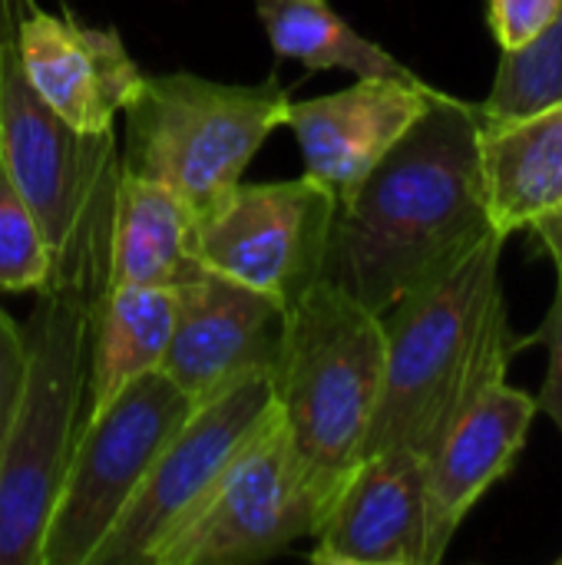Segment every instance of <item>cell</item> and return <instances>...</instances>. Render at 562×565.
Returning a JSON list of instances; mask_svg holds the SVG:
<instances>
[{"mask_svg": "<svg viewBox=\"0 0 562 565\" xmlns=\"http://www.w3.org/2000/svg\"><path fill=\"white\" fill-rule=\"evenodd\" d=\"M540 341L547 344L550 364L543 377V391L537 397V407L556 424L562 434V258H556V295L547 311V321L540 328Z\"/></svg>", "mask_w": 562, "mask_h": 565, "instance_id": "cell-24", "label": "cell"}, {"mask_svg": "<svg viewBox=\"0 0 562 565\" xmlns=\"http://www.w3.org/2000/svg\"><path fill=\"white\" fill-rule=\"evenodd\" d=\"M20 66L40 99L73 129L113 132L116 116L136 99L146 73L113 26H89L73 13L26 0L17 26Z\"/></svg>", "mask_w": 562, "mask_h": 565, "instance_id": "cell-12", "label": "cell"}, {"mask_svg": "<svg viewBox=\"0 0 562 565\" xmlns=\"http://www.w3.org/2000/svg\"><path fill=\"white\" fill-rule=\"evenodd\" d=\"M500 255L503 238L487 235L381 315L384 381L364 457L407 447L427 460L467 404L507 377L520 338L500 291Z\"/></svg>", "mask_w": 562, "mask_h": 565, "instance_id": "cell-2", "label": "cell"}, {"mask_svg": "<svg viewBox=\"0 0 562 565\" xmlns=\"http://www.w3.org/2000/svg\"><path fill=\"white\" fill-rule=\"evenodd\" d=\"M338 195L308 172L285 182H238L199 222L195 252L205 268L242 281L285 311L321 281Z\"/></svg>", "mask_w": 562, "mask_h": 565, "instance_id": "cell-10", "label": "cell"}, {"mask_svg": "<svg viewBox=\"0 0 562 565\" xmlns=\"http://www.w3.org/2000/svg\"><path fill=\"white\" fill-rule=\"evenodd\" d=\"M437 96L441 89L424 79L368 76L348 89L291 103L285 126L301 146L305 172L325 182L341 202Z\"/></svg>", "mask_w": 562, "mask_h": 565, "instance_id": "cell-14", "label": "cell"}, {"mask_svg": "<svg viewBox=\"0 0 562 565\" xmlns=\"http://www.w3.org/2000/svg\"><path fill=\"white\" fill-rule=\"evenodd\" d=\"M556 99H562V10L530 46L500 53V66L480 113L517 116Z\"/></svg>", "mask_w": 562, "mask_h": 565, "instance_id": "cell-20", "label": "cell"}, {"mask_svg": "<svg viewBox=\"0 0 562 565\" xmlns=\"http://www.w3.org/2000/svg\"><path fill=\"white\" fill-rule=\"evenodd\" d=\"M381 381V315L321 278L285 311L272 371L275 404L321 520L364 457Z\"/></svg>", "mask_w": 562, "mask_h": 565, "instance_id": "cell-4", "label": "cell"}, {"mask_svg": "<svg viewBox=\"0 0 562 565\" xmlns=\"http://www.w3.org/2000/svg\"><path fill=\"white\" fill-rule=\"evenodd\" d=\"M272 414L275 387L268 374L245 377L225 394L192 407L89 565H152L156 553L202 510Z\"/></svg>", "mask_w": 562, "mask_h": 565, "instance_id": "cell-8", "label": "cell"}, {"mask_svg": "<svg viewBox=\"0 0 562 565\" xmlns=\"http://www.w3.org/2000/svg\"><path fill=\"white\" fill-rule=\"evenodd\" d=\"M540 407L507 377L487 384L427 457V546L437 565L470 510L520 460Z\"/></svg>", "mask_w": 562, "mask_h": 565, "instance_id": "cell-15", "label": "cell"}, {"mask_svg": "<svg viewBox=\"0 0 562 565\" xmlns=\"http://www.w3.org/2000/svg\"><path fill=\"white\" fill-rule=\"evenodd\" d=\"M311 540L321 565H431L427 460L407 447L364 457Z\"/></svg>", "mask_w": 562, "mask_h": 565, "instance_id": "cell-13", "label": "cell"}, {"mask_svg": "<svg viewBox=\"0 0 562 565\" xmlns=\"http://www.w3.org/2000/svg\"><path fill=\"white\" fill-rule=\"evenodd\" d=\"M288 106L291 99L275 76L258 86L195 73L146 76L123 109V169L162 182L202 222L238 189L255 152L285 126Z\"/></svg>", "mask_w": 562, "mask_h": 565, "instance_id": "cell-5", "label": "cell"}, {"mask_svg": "<svg viewBox=\"0 0 562 565\" xmlns=\"http://www.w3.org/2000/svg\"><path fill=\"white\" fill-rule=\"evenodd\" d=\"M255 13L272 50L311 73L344 70L358 79H421L394 53L358 33L328 0H255Z\"/></svg>", "mask_w": 562, "mask_h": 565, "instance_id": "cell-19", "label": "cell"}, {"mask_svg": "<svg viewBox=\"0 0 562 565\" xmlns=\"http://www.w3.org/2000/svg\"><path fill=\"white\" fill-rule=\"evenodd\" d=\"M26 0H0V172L33 209L50 252L53 285L89 311L109 285V235L123 172L116 132L66 126L20 66L17 26Z\"/></svg>", "mask_w": 562, "mask_h": 565, "instance_id": "cell-3", "label": "cell"}, {"mask_svg": "<svg viewBox=\"0 0 562 565\" xmlns=\"http://www.w3.org/2000/svg\"><path fill=\"white\" fill-rule=\"evenodd\" d=\"M172 291L176 321L159 371L192 407L225 394L245 377H272L285 331V308L278 301L212 268Z\"/></svg>", "mask_w": 562, "mask_h": 565, "instance_id": "cell-11", "label": "cell"}, {"mask_svg": "<svg viewBox=\"0 0 562 565\" xmlns=\"http://www.w3.org/2000/svg\"><path fill=\"white\" fill-rule=\"evenodd\" d=\"M318 526L321 510L275 404L202 510L156 553L152 565L262 563L295 540H311Z\"/></svg>", "mask_w": 562, "mask_h": 565, "instance_id": "cell-9", "label": "cell"}, {"mask_svg": "<svg viewBox=\"0 0 562 565\" xmlns=\"http://www.w3.org/2000/svg\"><path fill=\"white\" fill-rule=\"evenodd\" d=\"M560 565H562V556H560Z\"/></svg>", "mask_w": 562, "mask_h": 565, "instance_id": "cell-26", "label": "cell"}, {"mask_svg": "<svg viewBox=\"0 0 562 565\" xmlns=\"http://www.w3.org/2000/svg\"><path fill=\"white\" fill-rule=\"evenodd\" d=\"M53 285L50 242L23 202V195L0 172V291H46Z\"/></svg>", "mask_w": 562, "mask_h": 565, "instance_id": "cell-21", "label": "cell"}, {"mask_svg": "<svg viewBox=\"0 0 562 565\" xmlns=\"http://www.w3.org/2000/svg\"><path fill=\"white\" fill-rule=\"evenodd\" d=\"M176 321V291L113 285L89 311L86 417L99 414L136 377L162 367Z\"/></svg>", "mask_w": 562, "mask_h": 565, "instance_id": "cell-18", "label": "cell"}, {"mask_svg": "<svg viewBox=\"0 0 562 565\" xmlns=\"http://www.w3.org/2000/svg\"><path fill=\"white\" fill-rule=\"evenodd\" d=\"M562 0H487V26L500 53L530 46L556 17Z\"/></svg>", "mask_w": 562, "mask_h": 565, "instance_id": "cell-22", "label": "cell"}, {"mask_svg": "<svg viewBox=\"0 0 562 565\" xmlns=\"http://www.w3.org/2000/svg\"><path fill=\"white\" fill-rule=\"evenodd\" d=\"M20 404L0 447V565H40L43 530L83 427L89 308L40 291Z\"/></svg>", "mask_w": 562, "mask_h": 565, "instance_id": "cell-6", "label": "cell"}, {"mask_svg": "<svg viewBox=\"0 0 562 565\" xmlns=\"http://www.w3.org/2000/svg\"><path fill=\"white\" fill-rule=\"evenodd\" d=\"M189 414L192 401L162 371H152L83 420L43 530L40 565H89Z\"/></svg>", "mask_w": 562, "mask_h": 565, "instance_id": "cell-7", "label": "cell"}, {"mask_svg": "<svg viewBox=\"0 0 562 565\" xmlns=\"http://www.w3.org/2000/svg\"><path fill=\"white\" fill-rule=\"evenodd\" d=\"M23 374H26V334L0 308V447L10 430L13 411L20 404Z\"/></svg>", "mask_w": 562, "mask_h": 565, "instance_id": "cell-23", "label": "cell"}, {"mask_svg": "<svg viewBox=\"0 0 562 565\" xmlns=\"http://www.w3.org/2000/svg\"><path fill=\"white\" fill-rule=\"evenodd\" d=\"M477 129L480 106L441 89L338 202L321 278L384 315L497 235L484 209Z\"/></svg>", "mask_w": 562, "mask_h": 565, "instance_id": "cell-1", "label": "cell"}, {"mask_svg": "<svg viewBox=\"0 0 562 565\" xmlns=\"http://www.w3.org/2000/svg\"><path fill=\"white\" fill-rule=\"evenodd\" d=\"M477 162L487 222L503 242L562 215V99L517 116L480 113Z\"/></svg>", "mask_w": 562, "mask_h": 565, "instance_id": "cell-16", "label": "cell"}, {"mask_svg": "<svg viewBox=\"0 0 562 565\" xmlns=\"http://www.w3.org/2000/svg\"><path fill=\"white\" fill-rule=\"evenodd\" d=\"M533 235L540 238V245L547 248V255H550L553 262L562 258V215L550 218V222H543V225H537V228H533Z\"/></svg>", "mask_w": 562, "mask_h": 565, "instance_id": "cell-25", "label": "cell"}, {"mask_svg": "<svg viewBox=\"0 0 562 565\" xmlns=\"http://www.w3.org/2000/svg\"><path fill=\"white\" fill-rule=\"evenodd\" d=\"M195 235L199 222L172 189L123 169L113 209L106 288H179L199 278L205 265L195 252Z\"/></svg>", "mask_w": 562, "mask_h": 565, "instance_id": "cell-17", "label": "cell"}]
</instances>
